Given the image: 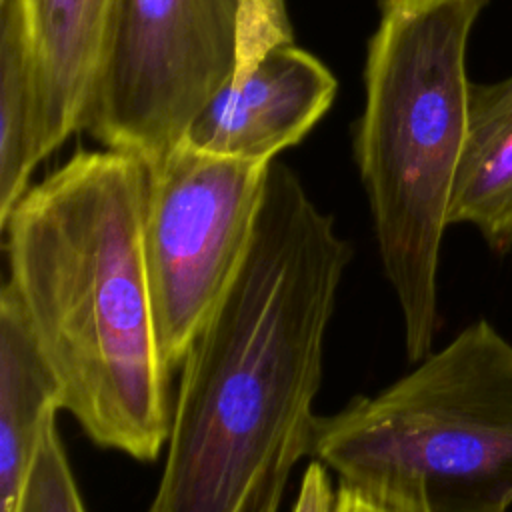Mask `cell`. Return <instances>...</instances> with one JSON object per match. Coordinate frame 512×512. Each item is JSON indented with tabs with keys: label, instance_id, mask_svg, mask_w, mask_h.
Masks as SVG:
<instances>
[{
	"label": "cell",
	"instance_id": "1",
	"mask_svg": "<svg viewBox=\"0 0 512 512\" xmlns=\"http://www.w3.org/2000/svg\"><path fill=\"white\" fill-rule=\"evenodd\" d=\"M352 246L272 160L250 254L180 372L148 512H278L310 456L324 342Z\"/></svg>",
	"mask_w": 512,
	"mask_h": 512
},
{
	"label": "cell",
	"instance_id": "2",
	"mask_svg": "<svg viewBox=\"0 0 512 512\" xmlns=\"http://www.w3.org/2000/svg\"><path fill=\"white\" fill-rule=\"evenodd\" d=\"M148 166L118 150L76 152L0 224L10 278L62 404L86 436L140 462L172 422L170 366L152 306L144 212Z\"/></svg>",
	"mask_w": 512,
	"mask_h": 512
},
{
	"label": "cell",
	"instance_id": "3",
	"mask_svg": "<svg viewBox=\"0 0 512 512\" xmlns=\"http://www.w3.org/2000/svg\"><path fill=\"white\" fill-rule=\"evenodd\" d=\"M490 0H380L354 156L412 362L432 352L438 266L468 128L466 52Z\"/></svg>",
	"mask_w": 512,
	"mask_h": 512
},
{
	"label": "cell",
	"instance_id": "4",
	"mask_svg": "<svg viewBox=\"0 0 512 512\" xmlns=\"http://www.w3.org/2000/svg\"><path fill=\"white\" fill-rule=\"evenodd\" d=\"M310 456L398 512H510L512 344L468 324L384 390L318 416Z\"/></svg>",
	"mask_w": 512,
	"mask_h": 512
},
{
	"label": "cell",
	"instance_id": "5",
	"mask_svg": "<svg viewBox=\"0 0 512 512\" xmlns=\"http://www.w3.org/2000/svg\"><path fill=\"white\" fill-rule=\"evenodd\" d=\"M244 0H110L80 118L104 148L156 164L230 78Z\"/></svg>",
	"mask_w": 512,
	"mask_h": 512
},
{
	"label": "cell",
	"instance_id": "6",
	"mask_svg": "<svg viewBox=\"0 0 512 512\" xmlns=\"http://www.w3.org/2000/svg\"><path fill=\"white\" fill-rule=\"evenodd\" d=\"M270 162L180 144L148 166L144 256L170 368L182 366L250 254Z\"/></svg>",
	"mask_w": 512,
	"mask_h": 512
},
{
	"label": "cell",
	"instance_id": "7",
	"mask_svg": "<svg viewBox=\"0 0 512 512\" xmlns=\"http://www.w3.org/2000/svg\"><path fill=\"white\" fill-rule=\"evenodd\" d=\"M336 88L334 74L294 42L286 0H244L234 70L182 144L270 162L312 130Z\"/></svg>",
	"mask_w": 512,
	"mask_h": 512
},
{
	"label": "cell",
	"instance_id": "8",
	"mask_svg": "<svg viewBox=\"0 0 512 512\" xmlns=\"http://www.w3.org/2000/svg\"><path fill=\"white\" fill-rule=\"evenodd\" d=\"M36 80L38 156H50L80 118L110 0H22Z\"/></svg>",
	"mask_w": 512,
	"mask_h": 512
},
{
	"label": "cell",
	"instance_id": "9",
	"mask_svg": "<svg viewBox=\"0 0 512 512\" xmlns=\"http://www.w3.org/2000/svg\"><path fill=\"white\" fill-rule=\"evenodd\" d=\"M60 384L44 360L22 306L4 282L0 292V512H14L42 428L62 410Z\"/></svg>",
	"mask_w": 512,
	"mask_h": 512
},
{
	"label": "cell",
	"instance_id": "10",
	"mask_svg": "<svg viewBox=\"0 0 512 512\" xmlns=\"http://www.w3.org/2000/svg\"><path fill=\"white\" fill-rule=\"evenodd\" d=\"M448 222L474 226L498 254L512 248V74L470 86Z\"/></svg>",
	"mask_w": 512,
	"mask_h": 512
},
{
	"label": "cell",
	"instance_id": "11",
	"mask_svg": "<svg viewBox=\"0 0 512 512\" xmlns=\"http://www.w3.org/2000/svg\"><path fill=\"white\" fill-rule=\"evenodd\" d=\"M36 80L22 0H0V224L40 164Z\"/></svg>",
	"mask_w": 512,
	"mask_h": 512
},
{
	"label": "cell",
	"instance_id": "12",
	"mask_svg": "<svg viewBox=\"0 0 512 512\" xmlns=\"http://www.w3.org/2000/svg\"><path fill=\"white\" fill-rule=\"evenodd\" d=\"M14 512H86L66 450L48 418Z\"/></svg>",
	"mask_w": 512,
	"mask_h": 512
},
{
	"label": "cell",
	"instance_id": "13",
	"mask_svg": "<svg viewBox=\"0 0 512 512\" xmlns=\"http://www.w3.org/2000/svg\"><path fill=\"white\" fill-rule=\"evenodd\" d=\"M338 490L324 464L312 460L302 476L292 512H336Z\"/></svg>",
	"mask_w": 512,
	"mask_h": 512
},
{
	"label": "cell",
	"instance_id": "14",
	"mask_svg": "<svg viewBox=\"0 0 512 512\" xmlns=\"http://www.w3.org/2000/svg\"><path fill=\"white\" fill-rule=\"evenodd\" d=\"M336 512H398L392 508H386L358 492L346 486H338V502H336Z\"/></svg>",
	"mask_w": 512,
	"mask_h": 512
}]
</instances>
